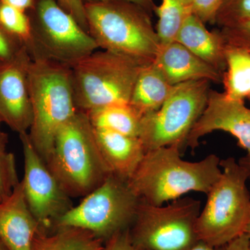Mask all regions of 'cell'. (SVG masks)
Masks as SVG:
<instances>
[{"instance_id":"5bb4252c","label":"cell","mask_w":250,"mask_h":250,"mask_svg":"<svg viewBox=\"0 0 250 250\" xmlns=\"http://www.w3.org/2000/svg\"><path fill=\"white\" fill-rule=\"evenodd\" d=\"M39 229L26 202L21 181L13 193L0 202V241L8 250H32Z\"/></svg>"},{"instance_id":"ac0fdd59","label":"cell","mask_w":250,"mask_h":250,"mask_svg":"<svg viewBox=\"0 0 250 250\" xmlns=\"http://www.w3.org/2000/svg\"><path fill=\"white\" fill-rule=\"evenodd\" d=\"M154 62L143 65L131 93L129 105L142 116L157 111L172 89Z\"/></svg>"},{"instance_id":"8fae6325","label":"cell","mask_w":250,"mask_h":250,"mask_svg":"<svg viewBox=\"0 0 250 250\" xmlns=\"http://www.w3.org/2000/svg\"><path fill=\"white\" fill-rule=\"evenodd\" d=\"M19 135L24 154L22 182L26 202L40 229L50 232L54 223L73 207L71 197L36 150L28 133Z\"/></svg>"},{"instance_id":"52a82bcc","label":"cell","mask_w":250,"mask_h":250,"mask_svg":"<svg viewBox=\"0 0 250 250\" xmlns=\"http://www.w3.org/2000/svg\"><path fill=\"white\" fill-rule=\"evenodd\" d=\"M201 202L181 197L168 205H149L141 200L129 228L136 250H190L200 242L196 223Z\"/></svg>"},{"instance_id":"e575fe53","label":"cell","mask_w":250,"mask_h":250,"mask_svg":"<svg viewBox=\"0 0 250 250\" xmlns=\"http://www.w3.org/2000/svg\"><path fill=\"white\" fill-rule=\"evenodd\" d=\"M190 250H225V246L223 248H213V247L208 246L202 242H200L198 244Z\"/></svg>"},{"instance_id":"d590c367","label":"cell","mask_w":250,"mask_h":250,"mask_svg":"<svg viewBox=\"0 0 250 250\" xmlns=\"http://www.w3.org/2000/svg\"><path fill=\"white\" fill-rule=\"evenodd\" d=\"M8 143L7 135L0 131V151L6 150V145Z\"/></svg>"},{"instance_id":"d6a6232c","label":"cell","mask_w":250,"mask_h":250,"mask_svg":"<svg viewBox=\"0 0 250 250\" xmlns=\"http://www.w3.org/2000/svg\"><path fill=\"white\" fill-rule=\"evenodd\" d=\"M115 1V0H87V1ZM117 1H125L133 4L139 5L141 7L144 8L149 13L154 11V7L156 6L154 0H117Z\"/></svg>"},{"instance_id":"30bf717a","label":"cell","mask_w":250,"mask_h":250,"mask_svg":"<svg viewBox=\"0 0 250 250\" xmlns=\"http://www.w3.org/2000/svg\"><path fill=\"white\" fill-rule=\"evenodd\" d=\"M36 12V22H31V59H48L71 67L99 49L89 33L57 0H39Z\"/></svg>"},{"instance_id":"d4e9b609","label":"cell","mask_w":250,"mask_h":250,"mask_svg":"<svg viewBox=\"0 0 250 250\" xmlns=\"http://www.w3.org/2000/svg\"><path fill=\"white\" fill-rule=\"evenodd\" d=\"M19 183L14 154L0 151V202L8 198Z\"/></svg>"},{"instance_id":"4fadbf2b","label":"cell","mask_w":250,"mask_h":250,"mask_svg":"<svg viewBox=\"0 0 250 250\" xmlns=\"http://www.w3.org/2000/svg\"><path fill=\"white\" fill-rule=\"evenodd\" d=\"M31 62L24 47L14 59L0 63V118L19 134L27 132L32 123L28 83Z\"/></svg>"},{"instance_id":"d6986e66","label":"cell","mask_w":250,"mask_h":250,"mask_svg":"<svg viewBox=\"0 0 250 250\" xmlns=\"http://www.w3.org/2000/svg\"><path fill=\"white\" fill-rule=\"evenodd\" d=\"M104 241L93 233L67 227L46 232L39 229L33 241L32 250H102Z\"/></svg>"},{"instance_id":"6da1fadb","label":"cell","mask_w":250,"mask_h":250,"mask_svg":"<svg viewBox=\"0 0 250 250\" xmlns=\"http://www.w3.org/2000/svg\"><path fill=\"white\" fill-rule=\"evenodd\" d=\"M177 145L146 152L128 184L142 201L161 206L190 192L207 195L222 173L220 159L210 154L197 162L182 159Z\"/></svg>"},{"instance_id":"2e32d148","label":"cell","mask_w":250,"mask_h":250,"mask_svg":"<svg viewBox=\"0 0 250 250\" xmlns=\"http://www.w3.org/2000/svg\"><path fill=\"white\" fill-rule=\"evenodd\" d=\"M94 131L100 152L112 174L129 180L146 155L141 140L109 130L94 128Z\"/></svg>"},{"instance_id":"74e56055","label":"cell","mask_w":250,"mask_h":250,"mask_svg":"<svg viewBox=\"0 0 250 250\" xmlns=\"http://www.w3.org/2000/svg\"><path fill=\"white\" fill-rule=\"evenodd\" d=\"M0 250H8L1 241H0Z\"/></svg>"},{"instance_id":"8d00e7d4","label":"cell","mask_w":250,"mask_h":250,"mask_svg":"<svg viewBox=\"0 0 250 250\" xmlns=\"http://www.w3.org/2000/svg\"><path fill=\"white\" fill-rule=\"evenodd\" d=\"M247 236L249 237L250 240V220L249 223H248V226H247V228L246 229V232H245Z\"/></svg>"},{"instance_id":"3957f363","label":"cell","mask_w":250,"mask_h":250,"mask_svg":"<svg viewBox=\"0 0 250 250\" xmlns=\"http://www.w3.org/2000/svg\"><path fill=\"white\" fill-rule=\"evenodd\" d=\"M28 83L32 107L29 139L45 162L61 128L78 111L68 65L45 59H31Z\"/></svg>"},{"instance_id":"44dd1931","label":"cell","mask_w":250,"mask_h":250,"mask_svg":"<svg viewBox=\"0 0 250 250\" xmlns=\"http://www.w3.org/2000/svg\"><path fill=\"white\" fill-rule=\"evenodd\" d=\"M227 68L223 75L225 93L229 98L244 100L250 95V54L226 45Z\"/></svg>"},{"instance_id":"e0dca14e","label":"cell","mask_w":250,"mask_h":250,"mask_svg":"<svg viewBox=\"0 0 250 250\" xmlns=\"http://www.w3.org/2000/svg\"><path fill=\"white\" fill-rule=\"evenodd\" d=\"M175 41L224 75L227 68L226 43L220 30L210 31L195 15L184 23Z\"/></svg>"},{"instance_id":"83f0119b","label":"cell","mask_w":250,"mask_h":250,"mask_svg":"<svg viewBox=\"0 0 250 250\" xmlns=\"http://www.w3.org/2000/svg\"><path fill=\"white\" fill-rule=\"evenodd\" d=\"M25 47L0 25V63L14 59Z\"/></svg>"},{"instance_id":"7402d4cb","label":"cell","mask_w":250,"mask_h":250,"mask_svg":"<svg viewBox=\"0 0 250 250\" xmlns=\"http://www.w3.org/2000/svg\"><path fill=\"white\" fill-rule=\"evenodd\" d=\"M158 17L156 31L161 45L175 41L181 27L192 13V0H161L154 7Z\"/></svg>"},{"instance_id":"f546056e","label":"cell","mask_w":250,"mask_h":250,"mask_svg":"<svg viewBox=\"0 0 250 250\" xmlns=\"http://www.w3.org/2000/svg\"><path fill=\"white\" fill-rule=\"evenodd\" d=\"M102 250H136L130 241L129 229L112 236L105 242Z\"/></svg>"},{"instance_id":"9a60e30c","label":"cell","mask_w":250,"mask_h":250,"mask_svg":"<svg viewBox=\"0 0 250 250\" xmlns=\"http://www.w3.org/2000/svg\"><path fill=\"white\" fill-rule=\"evenodd\" d=\"M153 62L172 85L199 80L223 83V75L177 41L161 45Z\"/></svg>"},{"instance_id":"7a4b0ae2","label":"cell","mask_w":250,"mask_h":250,"mask_svg":"<svg viewBox=\"0 0 250 250\" xmlns=\"http://www.w3.org/2000/svg\"><path fill=\"white\" fill-rule=\"evenodd\" d=\"M46 164L71 198L86 196L112 174L83 111H77L59 130Z\"/></svg>"},{"instance_id":"7c38bea8","label":"cell","mask_w":250,"mask_h":250,"mask_svg":"<svg viewBox=\"0 0 250 250\" xmlns=\"http://www.w3.org/2000/svg\"><path fill=\"white\" fill-rule=\"evenodd\" d=\"M215 131L232 135L247 155H250V108L243 100L210 89L205 110L188 134L185 147L194 150L201 138Z\"/></svg>"},{"instance_id":"484cf974","label":"cell","mask_w":250,"mask_h":250,"mask_svg":"<svg viewBox=\"0 0 250 250\" xmlns=\"http://www.w3.org/2000/svg\"><path fill=\"white\" fill-rule=\"evenodd\" d=\"M220 31L227 45L250 54V19L231 27L221 28Z\"/></svg>"},{"instance_id":"603a6c76","label":"cell","mask_w":250,"mask_h":250,"mask_svg":"<svg viewBox=\"0 0 250 250\" xmlns=\"http://www.w3.org/2000/svg\"><path fill=\"white\" fill-rule=\"evenodd\" d=\"M0 25L25 46L31 55L34 50L32 24L25 12L0 3Z\"/></svg>"},{"instance_id":"277c9868","label":"cell","mask_w":250,"mask_h":250,"mask_svg":"<svg viewBox=\"0 0 250 250\" xmlns=\"http://www.w3.org/2000/svg\"><path fill=\"white\" fill-rule=\"evenodd\" d=\"M88 33L99 48L154 62L161 42L149 11L125 1H87Z\"/></svg>"},{"instance_id":"836d02e7","label":"cell","mask_w":250,"mask_h":250,"mask_svg":"<svg viewBox=\"0 0 250 250\" xmlns=\"http://www.w3.org/2000/svg\"><path fill=\"white\" fill-rule=\"evenodd\" d=\"M238 162L246 169L247 172H248V183L250 184V155H246L244 157L241 158Z\"/></svg>"},{"instance_id":"8992f818","label":"cell","mask_w":250,"mask_h":250,"mask_svg":"<svg viewBox=\"0 0 250 250\" xmlns=\"http://www.w3.org/2000/svg\"><path fill=\"white\" fill-rule=\"evenodd\" d=\"M146 64L108 50L95 51L81 59L70 67L77 110L87 113L129 104L136 81Z\"/></svg>"},{"instance_id":"5b68a950","label":"cell","mask_w":250,"mask_h":250,"mask_svg":"<svg viewBox=\"0 0 250 250\" xmlns=\"http://www.w3.org/2000/svg\"><path fill=\"white\" fill-rule=\"evenodd\" d=\"M222 173L207 195L197 218L202 243L223 248L244 234L250 220V190L246 169L234 158L220 160Z\"/></svg>"},{"instance_id":"9c48e42d","label":"cell","mask_w":250,"mask_h":250,"mask_svg":"<svg viewBox=\"0 0 250 250\" xmlns=\"http://www.w3.org/2000/svg\"><path fill=\"white\" fill-rule=\"evenodd\" d=\"M209 85L207 80L174 85L162 106L143 117L139 139L146 152L174 145L182 152L188 134L205 110Z\"/></svg>"},{"instance_id":"4316f807","label":"cell","mask_w":250,"mask_h":250,"mask_svg":"<svg viewBox=\"0 0 250 250\" xmlns=\"http://www.w3.org/2000/svg\"><path fill=\"white\" fill-rule=\"evenodd\" d=\"M224 0H192V13L205 24H215Z\"/></svg>"},{"instance_id":"f35d334b","label":"cell","mask_w":250,"mask_h":250,"mask_svg":"<svg viewBox=\"0 0 250 250\" xmlns=\"http://www.w3.org/2000/svg\"><path fill=\"white\" fill-rule=\"evenodd\" d=\"M1 123H2V121H1V118H0V125H1Z\"/></svg>"},{"instance_id":"1f68e13d","label":"cell","mask_w":250,"mask_h":250,"mask_svg":"<svg viewBox=\"0 0 250 250\" xmlns=\"http://www.w3.org/2000/svg\"><path fill=\"white\" fill-rule=\"evenodd\" d=\"M0 3L9 5L24 12L34 6V0H0Z\"/></svg>"},{"instance_id":"ba28073f","label":"cell","mask_w":250,"mask_h":250,"mask_svg":"<svg viewBox=\"0 0 250 250\" xmlns=\"http://www.w3.org/2000/svg\"><path fill=\"white\" fill-rule=\"evenodd\" d=\"M141 201L128 181L111 174L80 204L61 217L52 231L67 227L83 229L105 243L130 228Z\"/></svg>"},{"instance_id":"ffe728a7","label":"cell","mask_w":250,"mask_h":250,"mask_svg":"<svg viewBox=\"0 0 250 250\" xmlns=\"http://www.w3.org/2000/svg\"><path fill=\"white\" fill-rule=\"evenodd\" d=\"M85 113L95 129L139 138L142 116L129 104L110 105Z\"/></svg>"},{"instance_id":"f1b7e54d","label":"cell","mask_w":250,"mask_h":250,"mask_svg":"<svg viewBox=\"0 0 250 250\" xmlns=\"http://www.w3.org/2000/svg\"><path fill=\"white\" fill-rule=\"evenodd\" d=\"M59 5L71 14L81 27L88 31L86 14H85V2L83 0H57Z\"/></svg>"},{"instance_id":"cb8c5ba5","label":"cell","mask_w":250,"mask_h":250,"mask_svg":"<svg viewBox=\"0 0 250 250\" xmlns=\"http://www.w3.org/2000/svg\"><path fill=\"white\" fill-rule=\"evenodd\" d=\"M250 19V0H224L215 24L228 27Z\"/></svg>"},{"instance_id":"ab89813d","label":"cell","mask_w":250,"mask_h":250,"mask_svg":"<svg viewBox=\"0 0 250 250\" xmlns=\"http://www.w3.org/2000/svg\"><path fill=\"white\" fill-rule=\"evenodd\" d=\"M249 98H250V95Z\"/></svg>"},{"instance_id":"4dcf8cb0","label":"cell","mask_w":250,"mask_h":250,"mask_svg":"<svg viewBox=\"0 0 250 250\" xmlns=\"http://www.w3.org/2000/svg\"><path fill=\"white\" fill-rule=\"evenodd\" d=\"M225 250H250V240L246 233L241 235L236 239L230 242L226 246Z\"/></svg>"}]
</instances>
